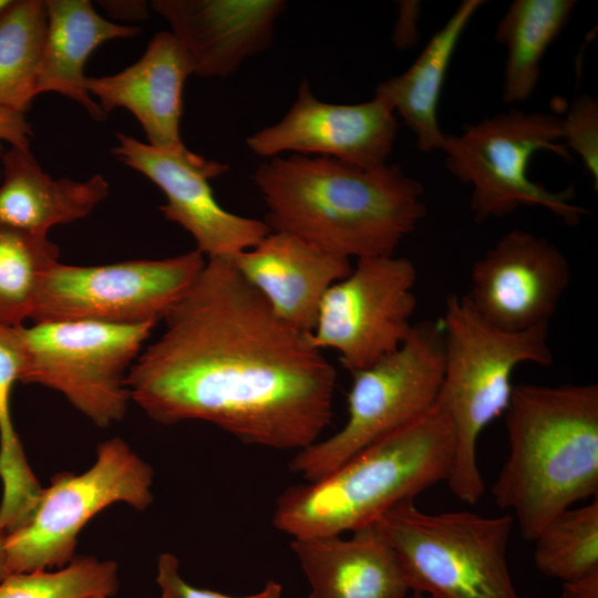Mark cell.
<instances>
[{
	"mask_svg": "<svg viewBox=\"0 0 598 598\" xmlns=\"http://www.w3.org/2000/svg\"><path fill=\"white\" fill-rule=\"evenodd\" d=\"M127 385L155 422L212 423L240 442L303 450L331 423L337 371L228 259L207 258Z\"/></svg>",
	"mask_w": 598,
	"mask_h": 598,
	"instance_id": "cell-1",
	"label": "cell"
},
{
	"mask_svg": "<svg viewBox=\"0 0 598 598\" xmlns=\"http://www.w3.org/2000/svg\"><path fill=\"white\" fill-rule=\"evenodd\" d=\"M252 182L271 231L350 260L394 255L426 214L422 185L399 164L367 169L292 154L261 163Z\"/></svg>",
	"mask_w": 598,
	"mask_h": 598,
	"instance_id": "cell-2",
	"label": "cell"
},
{
	"mask_svg": "<svg viewBox=\"0 0 598 598\" xmlns=\"http://www.w3.org/2000/svg\"><path fill=\"white\" fill-rule=\"evenodd\" d=\"M509 454L492 494L522 536L598 493V386H513L506 409Z\"/></svg>",
	"mask_w": 598,
	"mask_h": 598,
	"instance_id": "cell-3",
	"label": "cell"
},
{
	"mask_svg": "<svg viewBox=\"0 0 598 598\" xmlns=\"http://www.w3.org/2000/svg\"><path fill=\"white\" fill-rule=\"evenodd\" d=\"M453 454V429L436 403L324 477L286 488L277 498L272 524L292 538L353 532L446 481Z\"/></svg>",
	"mask_w": 598,
	"mask_h": 598,
	"instance_id": "cell-4",
	"label": "cell"
},
{
	"mask_svg": "<svg viewBox=\"0 0 598 598\" xmlns=\"http://www.w3.org/2000/svg\"><path fill=\"white\" fill-rule=\"evenodd\" d=\"M444 371L437 404L454 435L446 483L461 501L476 503L484 493L477 464L483 430L506 411L514 370L522 363L550 365L549 324L524 331L501 330L481 318L464 295L451 293L441 319Z\"/></svg>",
	"mask_w": 598,
	"mask_h": 598,
	"instance_id": "cell-5",
	"label": "cell"
},
{
	"mask_svg": "<svg viewBox=\"0 0 598 598\" xmlns=\"http://www.w3.org/2000/svg\"><path fill=\"white\" fill-rule=\"evenodd\" d=\"M373 524L394 551L410 590L432 598H519L507 564L511 515L429 514L408 501Z\"/></svg>",
	"mask_w": 598,
	"mask_h": 598,
	"instance_id": "cell-6",
	"label": "cell"
},
{
	"mask_svg": "<svg viewBox=\"0 0 598 598\" xmlns=\"http://www.w3.org/2000/svg\"><path fill=\"white\" fill-rule=\"evenodd\" d=\"M443 371L441 320L414 323L395 351L351 373L346 424L298 451L289 470L316 482L369 445L420 420L436 405Z\"/></svg>",
	"mask_w": 598,
	"mask_h": 598,
	"instance_id": "cell-7",
	"label": "cell"
},
{
	"mask_svg": "<svg viewBox=\"0 0 598 598\" xmlns=\"http://www.w3.org/2000/svg\"><path fill=\"white\" fill-rule=\"evenodd\" d=\"M561 117L547 112L512 110L445 134V165L462 184L472 186L470 209L476 223L501 218L520 206H540L576 225L587 213L576 205L571 187L551 192L528 176L535 154L549 151L569 157Z\"/></svg>",
	"mask_w": 598,
	"mask_h": 598,
	"instance_id": "cell-8",
	"label": "cell"
},
{
	"mask_svg": "<svg viewBox=\"0 0 598 598\" xmlns=\"http://www.w3.org/2000/svg\"><path fill=\"white\" fill-rule=\"evenodd\" d=\"M157 322L43 321L20 328V382L60 392L95 425L121 421L131 393L128 373Z\"/></svg>",
	"mask_w": 598,
	"mask_h": 598,
	"instance_id": "cell-9",
	"label": "cell"
},
{
	"mask_svg": "<svg viewBox=\"0 0 598 598\" xmlns=\"http://www.w3.org/2000/svg\"><path fill=\"white\" fill-rule=\"evenodd\" d=\"M153 468L120 437L99 444L94 464L84 473H58L42 488L28 522L8 534L11 574L66 566L82 528L115 503L145 511L154 501Z\"/></svg>",
	"mask_w": 598,
	"mask_h": 598,
	"instance_id": "cell-10",
	"label": "cell"
},
{
	"mask_svg": "<svg viewBox=\"0 0 598 598\" xmlns=\"http://www.w3.org/2000/svg\"><path fill=\"white\" fill-rule=\"evenodd\" d=\"M197 249L164 259L95 266L58 262L47 275L32 322H157L185 295L205 267Z\"/></svg>",
	"mask_w": 598,
	"mask_h": 598,
	"instance_id": "cell-11",
	"label": "cell"
},
{
	"mask_svg": "<svg viewBox=\"0 0 598 598\" xmlns=\"http://www.w3.org/2000/svg\"><path fill=\"white\" fill-rule=\"evenodd\" d=\"M417 271L405 258L358 259L326 292L309 343L337 351L350 373L395 351L409 336L416 309Z\"/></svg>",
	"mask_w": 598,
	"mask_h": 598,
	"instance_id": "cell-12",
	"label": "cell"
},
{
	"mask_svg": "<svg viewBox=\"0 0 598 598\" xmlns=\"http://www.w3.org/2000/svg\"><path fill=\"white\" fill-rule=\"evenodd\" d=\"M113 156L140 172L164 194V217L188 231L206 258L229 259L257 245L271 229L255 218L230 213L219 205L209 181L229 166L193 153L186 146L162 150L117 133Z\"/></svg>",
	"mask_w": 598,
	"mask_h": 598,
	"instance_id": "cell-13",
	"label": "cell"
},
{
	"mask_svg": "<svg viewBox=\"0 0 598 598\" xmlns=\"http://www.w3.org/2000/svg\"><path fill=\"white\" fill-rule=\"evenodd\" d=\"M570 279L569 261L555 244L515 228L474 261L464 296L489 324L524 331L549 324Z\"/></svg>",
	"mask_w": 598,
	"mask_h": 598,
	"instance_id": "cell-14",
	"label": "cell"
},
{
	"mask_svg": "<svg viewBox=\"0 0 598 598\" xmlns=\"http://www.w3.org/2000/svg\"><path fill=\"white\" fill-rule=\"evenodd\" d=\"M396 131L395 114L384 100L374 95L357 104L327 103L302 80L285 116L248 136L246 145L261 157L292 152L375 169L388 164Z\"/></svg>",
	"mask_w": 598,
	"mask_h": 598,
	"instance_id": "cell-15",
	"label": "cell"
},
{
	"mask_svg": "<svg viewBox=\"0 0 598 598\" xmlns=\"http://www.w3.org/2000/svg\"><path fill=\"white\" fill-rule=\"evenodd\" d=\"M189 62L192 74L226 78L272 42L282 0H155Z\"/></svg>",
	"mask_w": 598,
	"mask_h": 598,
	"instance_id": "cell-16",
	"label": "cell"
},
{
	"mask_svg": "<svg viewBox=\"0 0 598 598\" xmlns=\"http://www.w3.org/2000/svg\"><path fill=\"white\" fill-rule=\"evenodd\" d=\"M228 260L281 320L305 333L312 331L328 289L352 269L350 259L282 231H270Z\"/></svg>",
	"mask_w": 598,
	"mask_h": 598,
	"instance_id": "cell-17",
	"label": "cell"
},
{
	"mask_svg": "<svg viewBox=\"0 0 598 598\" xmlns=\"http://www.w3.org/2000/svg\"><path fill=\"white\" fill-rule=\"evenodd\" d=\"M190 74L187 56L175 37L161 31L134 64L112 75L87 76L86 87L106 115L117 107L128 110L150 145L178 150L185 146L179 123L184 84Z\"/></svg>",
	"mask_w": 598,
	"mask_h": 598,
	"instance_id": "cell-18",
	"label": "cell"
},
{
	"mask_svg": "<svg viewBox=\"0 0 598 598\" xmlns=\"http://www.w3.org/2000/svg\"><path fill=\"white\" fill-rule=\"evenodd\" d=\"M291 549L311 586L307 598H405L401 565L375 525L338 536L298 537Z\"/></svg>",
	"mask_w": 598,
	"mask_h": 598,
	"instance_id": "cell-19",
	"label": "cell"
},
{
	"mask_svg": "<svg viewBox=\"0 0 598 598\" xmlns=\"http://www.w3.org/2000/svg\"><path fill=\"white\" fill-rule=\"evenodd\" d=\"M0 223L38 236L61 224L85 218L110 193L95 174L86 181L54 179L30 146H10L1 156Z\"/></svg>",
	"mask_w": 598,
	"mask_h": 598,
	"instance_id": "cell-20",
	"label": "cell"
},
{
	"mask_svg": "<svg viewBox=\"0 0 598 598\" xmlns=\"http://www.w3.org/2000/svg\"><path fill=\"white\" fill-rule=\"evenodd\" d=\"M48 27L37 79V94L55 92L81 106L97 121L106 114L90 95L84 70L103 43L137 34L141 29L111 22L89 0H47Z\"/></svg>",
	"mask_w": 598,
	"mask_h": 598,
	"instance_id": "cell-21",
	"label": "cell"
},
{
	"mask_svg": "<svg viewBox=\"0 0 598 598\" xmlns=\"http://www.w3.org/2000/svg\"><path fill=\"white\" fill-rule=\"evenodd\" d=\"M483 3L462 1L410 68L374 90V95L384 100L415 135L421 152L442 148L445 133L439 124L437 106L445 76L462 33Z\"/></svg>",
	"mask_w": 598,
	"mask_h": 598,
	"instance_id": "cell-22",
	"label": "cell"
},
{
	"mask_svg": "<svg viewBox=\"0 0 598 598\" xmlns=\"http://www.w3.org/2000/svg\"><path fill=\"white\" fill-rule=\"evenodd\" d=\"M575 0H515L495 29V41L507 51L502 97L524 102L534 93L540 63L549 45L568 23Z\"/></svg>",
	"mask_w": 598,
	"mask_h": 598,
	"instance_id": "cell-23",
	"label": "cell"
},
{
	"mask_svg": "<svg viewBox=\"0 0 598 598\" xmlns=\"http://www.w3.org/2000/svg\"><path fill=\"white\" fill-rule=\"evenodd\" d=\"M47 27L43 0H10L0 12V107L25 113L38 95Z\"/></svg>",
	"mask_w": 598,
	"mask_h": 598,
	"instance_id": "cell-24",
	"label": "cell"
},
{
	"mask_svg": "<svg viewBox=\"0 0 598 598\" xmlns=\"http://www.w3.org/2000/svg\"><path fill=\"white\" fill-rule=\"evenodd\" d=\"M59 247L0 223V323L22 327L31 320L42 283L58 264Z\"/></svg>",
	"mask_w": 598,
	"mask_h": 598,
	"instance_id": "cell-25",
	"label": "cell"
},
{
	"mask_svg": "<svg viewBox=\"0 0 598 598\" xmlns=\"http://www.w3.org/2000/svg\"><path fill=\"white\" fill-rule=\"evenodd\" d=\"M21 327L0 323V480L1 504L23 508L38 497L41 485L33 474L11 417L10 401L24 362Z\"/></svg>",
	"mask_w": 598,
	"mask_h": 598,
	"instance_id": "cell-26",
	"label": "cell"
},
{
	"mask_svg": "<svg viewBox=\"0 0 598 598\" xmlns=\"http://www.w3.org/2000/svg\"><path fill=\"white\" fill-rule=\"evenodd\" d=\"M534 561L545 576L563 582L598 571V501L567 508L533 540Z\"/></svg>",
	"mask_w": 598,
	"mask_h": 598,
	"instance_id": "cell-27",
	"label": "cell"
},
{
	"mask_svg": "<svg viewBox=\"0 0 598 598\" xmlns=\"http://www.w3.org/2000/svg\"><path fill=\"white\" fill-rule=\"evenodd\" d=\"M118 569L113 560L75 556L55 571L34 570L9 575L0 582V598L112 597L118 589Z\"/></svg>",
	"mask_w": 598,
	"mask_h": 598,
	"instance_id": "cell-28",
	"label": "cell"
},
{
	"mask_svg": "<svg viewBox=\"0 0 598 598\" xmlns=\"http://www.w3.org/2000/svg\"><path fill=\"white\" fill-rule=\"evenodd\" d=\"M563 140L581 159L598 189V102L589 94L577 96L561 118Z\"/></svg>",
	"mask_w": 598,
	"mask_h": 598,
	"instance_id": "cell-29",
	"label": "cell"
},
{
	"mask_svg": "<svg viewBox=\"0 0 598 598\" xmlns=\"http://www.w3.org/2000/svg\"><path fill=\"white\" fill-rule=\"evenodd\" d=\"M156 582L161 598H281L282 595V586L274 580H269L260 592L244 597L195 587L181 576L178 559L169 553L158 556Z\"/></svg>",
	"mask_w": 598,
	"mask_h": 598,
	"instance_id": "cell-30",
	"label": "cell"
},
{
	"mask_svg": "<svg viewBox=\"0 0 598 598\" xmlns=\"http://www.w3.org/2000/svg\"><path fill=\"white\" fill-rule=\"evenodd\" d=\"M33 132L24 113L0 107V157L3 144L9 146H30Z\"/></svg>",
	"mask_w": 598,
	"mask_h": 598,
	"instance_id": "cell-31",
	"label": "cell"
},
{
	"mask_svg": "<svg viewBox=\"0 0 598 598\" xmlns=\"http://www.w3.org/2000/svg\"><path fill=\"white\" fill-rule=\"evenodd\" d=\"M421 13L419 1H400L398 19L393 32V43L398 49H411L419 41L417 21Z\"/></svg>",
	"mask_w": 598,
	"mask_h": 598,
	"instance_id": "cell-32",
	"label": "cell"
},
{
	"mask_svg": "<svg viewBox=\"0 0 598 598\" xmlns=\"http://www.w3.org/2000/svg\"><path fill=\"white\" fill-rule=\"evenodd\" d=\"M560 598H598V571L574 581L563 582Z\"/></svg>",
	"mask_w": 598,
	"mask_h": 598,
	"instance_id": "cell-33",
	"label": "cell"
},
{
	"mask_svg": "<svg viewBox=\"0 0 598 598\" xmlns=\"http://www.w3.org/2000/svg\"><path fill=\"white\" fill-rule=\"evenodd\" d=\"M102 6L115 18L144 19L147 4L144 1H103Z\"/></svg>",
	"mask_w": 598,
	"mask_h": 598,
	"instance_id": "cell-34",
	"label": "cell"
},
{
	"mask_svg": "<svg viewBox=\"0 0 598 598\" xmlns=\"http://www.w3.org/2000/svg\"><path fill=\"white\" fill-rule=\"evenodd\" d=\"M7 537L8 534L0 529V582L10 575L7 556Z\"/></svg>",
	"mask_w": 598,
	"mask_h": 598,
	"instance_id": "cell-35",
	"label": "cell"
},
{
	"mask_svg": "<svg viewBox=\"0 0 598 598\" xmlns=\"http://www.w3.org/2000/svg\"><path fill=\"white\" fill-rule=\"evenodd\" d=\"M10 0H0V12L7 7Z\"/></svg>",
	"mask_w": 598,
	"mask_h": 598,
	"instance_id": "cell-36",
	"label": "cell"
},
{
	"mask_svg": "<svg viewBox=\"0 0 598 598\" xmlns=\"http://www.w3.org/2000/svg\"><path fill=\"white\" fill-rule=\"evenodd\" d=\"M405 598H423V595L420 592L414 591L413 595L406 596Z\"/></svg>",
	"mask_w": 598,
	"mask_h": 598,
	"instance_id": "cell-37",
	"label": "cell"
},
{
	"mask_svg": "<svg viewBox=\"0 0 598 598\" xmlns=\"http://www.w3.org/2000/svg\"><path fill=\"white\" fill-rule=\"evenodd\" d=\"M87 598H109V597L102 596V595H95V596H90Z\"/></svg>",
	"mask_w": 598,
	"mask_h": 598,
	"instance_id": "cell-38",
	"label": "cell"
},
{
	"mask_svg": "<svg viewBox=\"0 0 598 598\" xmlns=\"http://www.w3.org/2000/svg\"><path fill=\"white\" fill-rule=\"evenodd\" d=\"M1 175V174H0Z\"/></svg>",
	"mask_w": 598,
	"mask_h": 598,
	"instance_id": "cell-39",
	"label": "cell"
}]
</instances>
